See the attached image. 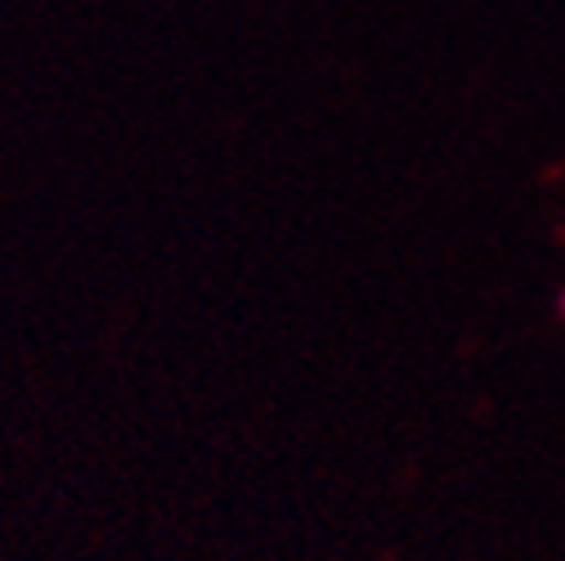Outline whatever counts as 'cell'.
Wrapping results in <instances>:
<instances>
[{"instance_id": "1", "label": "cell", "mask_w": 565, "mask_h": 561, "mask_svg": "<svg viewBox=\"0 0 565 561\" xmlns=\"http://www.w3.org/2000/svg\"><path fill=\"white\" fill-rule=\"evenodd\" d=\"M556 315H561V319H565V288H561V293H556Z\"/></svg>"}]
</instances>
